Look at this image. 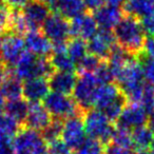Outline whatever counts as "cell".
Here are the masks:
<instances>
[{"instance_id":"cell-1","label":"cell","mask_w":154,"mask_h":154,"mask_svg":"<svg viewBox=\"0 0 154 154\" xmlns=\"http://www.w3.org/2000/svg\"><path fill=\"white\" fill-rule=\"evenodd\" d=\"M116 43L130 55L138 57L145 45V31L141 26L140 18L125 13L119 23L114 28Z\"/></svg>"},{"instance_id":"cell-2","label":"cell","mask_w":154,"mask_h":154,"mask_svg":"<svg viewBox=\"0 0 154 154\" xmlns=\"http://www.w3.org/2000/svg\"><path fill=\"white\" fill-rule=\"evenodd\" d=\"M17 76L20 80H29L33 78H49L54 72L49 59L45 57H38L34 54L26 51L19 61L13 69L9 70Z\"/></svg>"},{"instance_id":"cell-3","label":"cell","mask_w":154,"mask_h":154,"mask_svg":"<svg viewBox=\"0 0 154 154\" xmlns=\"http://www.w3.org/2000/svg\"><path fill=\"white\" fill-rule=\"evenodd\" d=\"M82 119L87 135L90 138L99 141L103 146H108L111 143L116 128L113 122H111L103 112L97 109H90L85 112Z\"/></svg>"},{"instance_id":"cell-4","label":"cell","mask_w":154,"mask_h":154,"mask_svg":"<svg viewBox=\"0 0 154 154\" xmlns=\"http://www.w3.org/2000/svg\"><path fill=\"white\" fill-rule=\"evenodd\" d=\"M14 154H45L48 143L42 135L28 127L19 129L11 140Z\"/></svg>"},{"instance_id":"cell-5","label":"cell","mask_w":154,"mask_h":154,"mask_svg":"<svg viewBox=\"0 0 154 154\" xmlns=\"http://www.w3.org/2000/svg\"><path fill=\"white\" fill-rule=\"evenodd\" d=\"M43 106L53 119L66 120L70 117L82 115V110L70 95L50 92L43 100Z\"/></svg>"},{"instance_id":"cell-6","label":"cell","mask_w":154,"mask_h":154,"mask_svg":"<svg viewBox=\"0 0 154 154\" xmlns=\"http://www.w3.org/2000/svg\"><path fill=\"white\" fill-rule=\"evenodd\" d=\"M26 52L24 39L14 32L1 36L0 40V62L9 70L16 66Z\"/></svg>"},{"instance_id":"cell-7","label":"cell","mask_w":154,"mask_h":154,"mask_svg":"<svg viewBox=\"0 0 154 154\" xmlns=\"http://www.w3.org/2000/svg\"><path fill=\"white\" fill-rule=\"evenodd\" d=\"M99 86L100 85L94 74H80V77L77 78L72 94L73 99L82 111L86 112L93 107L94 97Z\"/></svg>"},{"instance_id":"cell-8","label":"cell","mask_w":154,"mask_h":154,"mask_svg":"<svg viewBox=\"0 0 154 154\" xmlns=\"http://www.w3.org/2000/svg\"><path fill=\"white\" fill-rule=\"evenodd\" d=\"M41 32L47 36L52 45L68 42L71 37V29L68 19L62 17L60 14L52 12L41 26Z\"/></svg>"},{"instance_id":"cell-9","label":"cell","mask_w":154,"mask_h":154,"mask_svg":"<svg viewBox=\"0 0 154 154\" xmlns=\"http://www.w3.org/2000/svg\"><path fill=\"white\" fill-rule=\"evenodd\" d=\"M61 139L70 150H78L87 140V132L85 129L82 115L70 117L63 122Z\"/></svg>"},{"instance_id":"cell-10","label":"cell","mask_w":154,"mask_h":154,"mask_svg":"<svg viewBox=\"0 0 154 154\" xmlns=\"http://www.w3.org/2000/svg\"><path fill=\"white\" fill-rule=\"evenodd\" d=\"M148 113L140 105L127 103L118 119L116 120L117 128L125 129L132 132L136 128L145 126L148 122Z\"/></svg>"},{"instance_id":"cell-11","label":"cell","mask_w":154,"mask_h":154,"mask_svg":"<svg viewBox=\"0 0 154 154\" xmlns=\"http://www.w3.org/2000/svg\"><path fill=\"white\" fill-rule=\"evenodd\" d=\"M88 41V51L90 54H93L101 60L108 59L112 49L116 45L113 32L103 29L97 31L96 34Z\"/></svg>"},{"instance_id":"cell-12","label":"cell","mask_w":154,"mask_h":154,"mask_svg":"<svg viewBox=\"0 0 154 154\" xmlns=\"http://www.w3.org/2000/svg\"><path fill=\"white\" fill-rule=\"evenodd\" d=\"M71 36L82 40H90L97 32V23L90 12L87 11L73 18L70 23Z\"/></svg>"},{"instance_id":"cell-13","label":"cell","mask_w":154,"mask_h":154,"mask_svg":"<svg viewBox=\"0 0 154 154\" xmlns=\"http://www.w3.org/2000/svg\"><path fill=\"white\" fill-rule=\"evenodd\" d=\"M24 43L26 51L38 57H50L53 53V45L39 30L32 31L24 35Z\"/></svg>"},{"instance_id":"cell-14","label":"cell","mask_w":154,"mask_h":154,"mask_svg":"<svg viewBox=\"0 0 154 154\" xmlns=\"http://www.w3.org/2000/svg\"><path fill=\"white\" fill-rule=\"evenodd\" d=\"M50 93V85L48 78L38 77L26 80L23 82L22 96L29 103H40Z\"/></svg>"},{"instance_id":"cell-15","label":"cell","mask_w":154,"mask_h":154,"mask_svg":"<svg viewBox=\"0 0 154 154\" xmlns=\"http://www.w3.org/2000/svg\"><path fill=\"white\" fill-rule=\"evenodd\" d=\"M53 120L41 103H32L29 107V112L24 120V127L36 131H43Z\"/></svg>"},{"instance_id":"cell-16","label":"cell","mask_w":154,"mask_h":154,"mask_svg":"<svg viewBox=\"0 0 154 154\" xmlns=\"http://www.w3.org/2000/svg\"><path fill=\"white\" fill-rule=\"evenodd\" d=\"M124 14V10L120 8L103 5L93 12V17L99 28L103 30L111 31L119 23Z\"/></svg>"},{"instance_id":"cell-17","label":"cell","mask_w":154,"mask_h":154,"mask_svg":"<svg viewBox=\"0 0 154 154\" xmlns=\"http://www.w3.org/2000/svg\"><path fill=\"white\" fill-rule=\"evenodd\" d=\"M50 9L51 8L49 5H45L39 0H31L28 5L24 9H22V13L24 14L28 21L32 26L33 30L37 31L51 14Z\"/></svg>"},{"instance_id":"cell-18","label":"cell","mask_w":154,"mask_h":154,"mask_svg":"<svg viewBox=\"0 0 154 154\" xmlns=\"http://www.w3.org/2000/svg\"><path fill=\"white\" fill-rule=\"evenodd\" d=\"M48 80H49L50 89H52L53 92L70 95L74 91L77 77L74 72L54 71Z\"/></svg>"},{"instance_id":"cell-19","label":"cell","mask_w":154,"mask_h":154,"mask_svg":"<svg viewBox=\"0 0 154 154\" xmlns=\"http://www.w3.org/2000/svg\"><path fill=\"white\" fill-rule=\"evenodd\" d=\"M122 94V93L120 92L117 85H100L97 89L96 94H95L93 107L99 111H103L108 106H110L113 101H115Z\"/></svg>"},{"instance_id":"cell-20","label":"cell","mask_w":154,"mask_h":154,"mask_svg":"<svg viewBox=\"0 0 154 154\" xmlns=\"http://www.w3.org/2000/svg\"><path fill=\"white\" fill-rule=\"evenodd\" d=\"M52 9L66 19H73L87 12L84 0H57Z\"/></svg>"},{"instance_id":"cell-21","label":"cell","mask_w":154,"mask_h":154,"mask_svg":"<svg viewBox=\"0 0 154 154\" xmlns=\"http://www.w3.org/2000/svg\"><path fill=\"white\" fill-rule=\"evenodd\" d=\"M0 92L2 93L3 97L8 100L19 99L22 97L23 93V82L9 71L7 78L0 88Z\"/></svg>"},{"instance_id":"cell-22","label":"cell","mask_w":154,"mask_h":154,"mask_svg":"<svg viewBox=\"0 0 154 154\" xmlns=\"http://www.w3.org/2000/svg\"><path fill=\"white\" fill-rule=\"evenodd\" d=\"M30 103L26 99H14V100H8L5 103V114L17 122L18 124H24V120L26 118L29 112Z\"/></svg>"},{"instance_id":"cell-23","label":"cell","mask_w":154,"mask_h":154,"mask_svg":"<svg viewBox=\"0 0 154 154\" xmlns=\"http://www.w3.org/2000/svg\"><path fill=\"white\" fill-rule=\"evenodd\" d=\"M122 10L125 13L143 18L154 12V0H128Z\"/></svg>"},{"instance_id":"cell-24","label":"cell","mask_w":154,"mask_h":154,"mask_svg":"<svg viewBox=\"0 0 154 154\" xmlns=\"http://www.w3.org/2000/svg\"><path fill=\"white\" fill-rule=\"evenodd\" d=\"M154 133L148 126H141L132 131L133 148L138 152L148 150L153 140Z\"/></svg>"},{"instance_id":"cell-25","label":"cell","mask_w":154,"mask_h":154,"mask_svg":"<svg viewBox=\"0 0 154 154\" xmlns=\"http://www.w3.org/2000/svg\"><path fill=\"white\" fill-rule=\"evenodd\" d=\"M49 61L54 71L74 72L76 70V62L70 57L66 51L53 52L49 57Z\"/></svg>"},{"instance_id":"cell-26","label":"cell","mask_w":154,"mask_h":154,"mask_svg":"<svg viewBox=\"0 0 154 154\" xmlns=\"http://www.w3.org/2000/svg\"><path fill=\"white\" fill-rule=\"evenodd\" d=\"M19 130V124L7 114H0V143L11 141Z\"/></svg>"},{"instance_id":"cell-27","label":"cell","mask_w":154,"mask_h":154,"mask_svg":"<svg viewBox=\"0 0 154 154\" xmlns=\"http://www.w3.org/2000/svg\"><path fill=\"white\" fill-rule=\"evenodd\" d=\"M66 52L77 64V62L88 54V43L79 38L70 39L66 45Z\"/></svg>"},{"instance_id":"cell-28","label":"cell","mask_w":154,"mask_h":154,"mask_svg":"<svg viewBox=\"0 0 154 154\" xmlns=\"http://www.w3.org/2000/svg\"><path fill=\"white\" fill-rule=\"evenodd\" d=\"M101 61L103 60L99 59L98 57L89 53L77 62L76 70L79 72V74H93L97 70Z\"/></svg>"},{"instance_id":"cell-29","label":"cell","mask_w":154,"mask_h":154,"mask_svg":"<svg viewBox=\"0 0 154 154\" xmlns=\"http://www.w3.org/2000/svg\"><path fill=\"white\" fill-rule=\"evenodd\" d=\"M62 126H63V122L59 119H53L51 124L47 127L43 131H41V135H42L43 139L48 143L60 139L62 133Z\"/></svg>"},{"instance_id":"cell-30","label":"cell","mask_w":154,"mask_h":154,"mask_svg":"<svg viewBox=\"0 0 154 154\" xmlns=\"http://www.w3.org/2000/svg\"><path fill=\"white\" fill-rule=\"evenodd\" d=\"M111 143L117 147L125 148V149H132V132L125 130V129L116 128Z\"/></svg>"},{"instance_id":"cell-31","label":"cell","mask_w":154,"mask_h":154,"mask_svg":"<svg viewBox=\"0 0 154 154\" xmlns=\"http://www.w3.org/2000/svg\"><path fill=\"white\" fill-rule=\"evenodd\" d=\"M139 105L145 109L148 115L154 112V85L148 84V82L145 84Z\"/></svg>"},{"instance_id":"cell-32","label":"cell","mask_w":154,"mask_h":154,"mask_svg":"<svg viewBox=\"0 0 154 154\" xmlns=\"http://www.w3.org/2000/svg\"><path fill=\"white\" fill-rule=\"evenodd\" d=\"M93 74H94L95 78L97 79L99 85L112 84V82L114 80V75L112 73L111 68L108 64L107 60H103L97 68V70Z\"/></svg>"},{"instance_id":"cell-33","label":"cell","mask_w":154,"mask_h":154,"mask_svg":"<svg viewBox=\"0 0 154 154\" xmlns=\"http://www.w3.org/2000/svg\"><path fill=\"white\" fill-rule=\"evenodd\" d=\"M11 18L12 11L3 0H0V36L11 32Z\"/></svg>"},{"instance_id":"cell-34","label":"cell","mask_w":154,"mask_h":154,"mask_svg":"<svg viewBox=\"0 0 154 154\" xmlns=\"http://www.w3.org/2000/svg\"><path fill=\"white\" fill-rule=\"evenodd\" d=\"M105 147L99 141L92 138H87L85 143L77 150L76 154H103Z\"/></svg>"},{"instance_id":"cell-35","label":"cell","mask_w":154,"mask_h":154,"mask_svg":"<svg viewBox=\"0 0 154 154\" xmlns=\"http://www.w3.org/2000/svg\"><path fill=\"white\" fill-rule=\"evenodd\" d=\"M143 66V78L147 80L148 84L154 85V59L153 58H148L143 55L138 56Z\"/></svg>"},{"instance_id":"cell-36","label":"cell","mask_w":154,"mask_h":154,"mask_svg":"<svg viewBox=\"0 0 154 154\" xmlns=\"http://www.w3.org/2000/svg\"><path fill=\"white\" fill-rule=\"evenodd\" d=\"M45 154H71V150L62 141V139H57V140L48 143Z\"/></svg>"},{"instance_id":"cell-37","label":"cell","mask_w":154,"mask_h":154,"mask_svg":"<svg viewBox=\"0 0 154 154\" xmlns=\"http://www.w3.org/2000/svg\"><path fill=\"white\" fill-rule=\"evenodd\" d=\"M140 21L145 33H147L151 37H154V12L143 17Z\"/></svg>"},{"instance_id":"cell-38","label":"cell","mask_w":154,"mask_h":154,"mask_svg":"<svg viewBox=\"0 0 154 154\" xmlns=\"http://www.w3.org/2000/svg\"><path fill=\"white\" fill-rule=\"evenodd\" d=\"M140 55L145 56L148 58H153L154 59V37H148L146 38L143 50Z\"/></svg>"},{"instance_id":"cell-39","label":"cell","mask_w":154,"mask_h":154,"mask_svg":"<svg viewBox=\"0 0 154 154\" xmlns=\"http://www.w3.org/2000/svg\"><path fill=\"white\" fill-rule=\"evenodd\" d=\"M31 0H3V2L7 5V7L12 11L16 10H22L28 5Z\"/></svg>"},{"instance_id":"cell-40","label":"cell","mask_w":154,"mask_h":154,"mask_svg":"<svg viewBox=\"0 0 154 154\" xmlns=\"http://www.w3.org/2000/svg\"><path fill=\"white\" fill-rule=\"evenodd\" d=\"M103 154H135V153L131 149H125V148L117 147V146L113 145V143H109L105 148V153Z\"/></svg>"},{"instance_id":"cell-41","label":"cell","mask_w":154,"mask_h":154,"mask_svg":"<svg viewBox=\"0 0 154 154\" xmlns=\"http://www.w3.org/2000/svg\"><path fill=\"white\" fill-rule=\"evenodd\" d=\"M85 5L88 9V11H93L99 9L100 7H103L105 3V0H84Z\"/></svg>"},{"instance_id":"cell-42","label":"cell","mask_w":154,"mask_h":154,"mask_svg":"<svg viewBox=\"0 0 154 154\" xmlns=\"http://www.w3.org/2000/svg\"><path fill=\"white\" fill-rule=\"evenodd\" d=\"M0 154H14L11 141L0 143Z\"/></svg>"},{"instance_id":"cell-43","label":"cell","mask_w":154,"mask_h":154,"mask_svg":"<svg viewBox=\"0 0 154 154\" xmlns=\"http://www.w3.org/2000/svg\"><path fill=\"white\" fill-rule=\"evenodd\" d=\"M8 74H9V69L0 62V88H1L3 82H5V78H7Z\"/></svg>"},{"instance_id":"cell-44","label":"cell","mask_w":154,"mask_h":154,"mask_svg":"<svg viewBox=\"0 0 154 154\" xmlns=\"http://www.w3.org/2000/svg\"><path fill=\"white\" fill-rule=\"evenodd\" d=\"M105 2H107V5L111 7L119 8L120 5H125V0H105Z\"/></svg>"},{"instance_id":"cell-45","label":"cell","mask_w":154,"mask_h":154,"mask_svg":"<svg viewBox=\"0 0 154 154\" xmlns=\"http://www.w3.org/2000/svg\"><path fill=\"white\" fill-rule=\"evenodd\" d=\"M147 124H148V127H149V128L151 129V130L153 131V133H154V112L149 115Z\"/></svg>"},{"instance_id":"cell-46","label":"cell","mask_w":154,"mask_h":154,"mask_svg":"<svg viewBox=\"0 0 154 154\" xmlns=\"http://www.w3.org/2000/svg\"><path fill=\"white\" fill-rule=\"evenodd\" d=\"M5 98L3 97L2 93L0 92V114L5 111Z\"/></svg>"},{"instance_id":"cell-47","label":"cell","mask_w":154,"mask_h":154,"mask_svg":"<svg viewBox=\"0 0 154 154\" xmlns=\"http://www.w3.org/2000/svg\"><path fill=\"white\" fill-rule=\"evenodd\" d=\"M39 1H41V2L45 3V5H49L50 8H52L54 5H55V2L57 1V0H39Z\"/></svg>"},{"instance_id":"cell-48","label":"cell","mask_w":154,"mask_h":154,"mask_svg":"<svg viewBox=\"0 0 154 154\" xmlns=\"http://www.w3.org/2000/svg\"><path fill=\"white\" fill-rule=\"evenodd\" d=\"M138 154H154V152L151 151V150H145V151L138 152Z\"/></svg>"},{"instance_id":"cell-49","label":"cell","mask_w":154,"mask_h":154,"mask_svg":"<svg viewBox=\"0 0 154 154\" xmlns=\"http://www.w3.org/2000/svg\"><path fill=\"white\" fill-rule=\"evenodd\" d=\"M150 148H151V151L154 152V137H153V140H152L151 143V146H150Z\"/></svg>"},{"instance_id":"cell-50","label":"cell","mask_w":154,"mask_h":154,"mask_svg":"<svg viewBox=\"0 0 154 154\" xmlns=\"http://www.w3.org/2000/svg\"><path fill=\"white\" fill-rule=\"evenodd\" d=\"M0 40H1V36H0Z\"/></svg>"}]
</instances>
